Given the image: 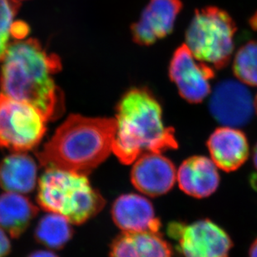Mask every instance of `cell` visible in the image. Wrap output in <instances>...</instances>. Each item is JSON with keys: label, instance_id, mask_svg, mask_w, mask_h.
Segmentation results:
<instances>
[{"label": "cell", "instance_id": "24", "mask_svg": "<svg viewBox=\"0 0 257 257\" xmlns=\"http://www.w3.org/2000/svg\"><path fill=\"white\" fill-rule=\"evenodd\" d=\"M249 257H257V239L250 245Z\"/></svg>", "mask_w": 257, "mask_h": 257}, {"label": "cell", "instance_id": "20", "mask_svg": "<svg viewBox=\"0 0 257 257\" xmlns=\"http://www.w3.org/2000/svg\"><path fill=\"white\" fill-rule=\"evenodd\" d=\"M20 5V3L15 0H0V62L5 58L10 47L14 20Z\"/></svg>", "mask_w": 257, "mask_h": 257}, {"label": "cell", "instance_id": "27", "mask_svg": "<svg viewBox=\"0 0 257 257\" xmlns=\"http://www.w3.org/2000/svg\"><path fill=\"white\" fill-rule=\"evenodd\" d=\"M15 1H17V2L20 3L21 1H24V0H15Z\"/></svg>", "mask_w": 257, "mask_h": 257}, {"label": "cell", "instance_id": "13", "mask_svg": "<svg viewBox=\"0 0 257 257\" xmlns=\"http://www.w3.org/2000/svg\"><path fill=\"white\" fill-rule=\"evenodd\" d=\"M112 220L122 232L160 231L161 221L153 204L138 194H124L112 205Z\"/></svg>", "mask_w": 257, "mask_h": 257}, {"label": "cell", "instance_id": "22", "mask_svg": "<svg viewBox=\"0 0 257 257\" xmlns=\"http://www.w3.org/2000/svg\"><path fill=\"white\" fill-rule=\"evenodd\" d=\"M28 32H29V28L26 24L22 22H16L14 23V25H13L11 34H12V37L15 39H22L27 35Z\"/></svg>", "mask_w": 257, "mask_h": 257}, {"label": "cell", "instance_id": "8", "mask_svg": "<svg viewBox=\"0 0 257 257\" xmlns=\"http://www.w3.org/2000/svg\"><path fill=\"white\" fill-rule=\"evenodd\" d=\"M211 66L198 60L186 44L178 47L172 55L168 74L180 96L189 103H200L211 93L215 71Z\"/></svg>", "mask_w": 257, "mask_h": 257}, {"label": "cell", "instance_id": "6", "mask_svg": "<svg viewBox=\"0 0 257 257\" xmlns=\"http://www.w3.org/2000/svg\"><path fill=\"white\" fill-rule=\"evenodd\" d=\"M47 119L31 105L0 92V146L13 153L33 150L44 139Z\"/></svg>", "mask_w": 257, "mask_h": 257}, {"label": "cell", "instance_id": "14", "mask_svg": "<svg viewBox=\"0 0 257 257\" xmlns=\"http://www.w3.org/2000/svg\"><path fill=\"white\" fill-rule=\"evenodd\" d=\"M217 169L211 158L193 156L180 166L177 181L182 192L190 197L206 198L218 188L220 175Z\"/></svg>", "mask_w": 257, "mask_h": 257}, {"label": "cell", "instance_id": "1", "mask_svg": "<svg viewBox=\"0 0 257 257\" xmlns=\"http://www.w3.org/2000/svg\"><path fill=\"white\" fill-rule=\"evenodd\" d=\"M2 62L0 92L31 105L47 121L62 116L64 97L54 79L62 67L60 58L29 39L10 44Z\"/></svg>", "mask_w": 257, "mask_h": 257}, {"label": "cell", "instance_id": "10", "mask_svg": "<svg viewBox=\"0 0 257 257\" xmlns=\"http://www.w3.org/2000/svg\"><path fill=\"white\" fill-rule=\"evenodd\" d=\"M181 0H150L138 22L132 26L136 44L149 46L172 34L182 11Z\"/></svg>", "mask_w": 257, "mask_h": 257}, {"label": "cell", "instance_id": "18", "mask_svg": "<svg viewBox=\"0 0 257 257\" xmlns=\"http://www.w3.org/2000/svg\"><path fill=\"white\" fill-rule=\"evenodd\" d=\"M73 235L69 221L58 214L49 212L39 221L35 236L43 245L52 249H59L68 243Z\"/></svg>", "mask_w": 257, "mask_h": 257}, {"label": "cell", "instance_id": "7", "mask_svg": "<svg viewBox=\"0 0 257 257\" xmlns=\"http://www.w3.org/2000/svg\"><path fill=\"white\" fill-rule=\"evenodd\" d=\"M168 234L184 257H229L232 241L226 230L209 219L192 223L171 222Z\"/></svg>", "mask_w": 257, "mask_h": 257}, {"label": "cell", "instance_id": "4", "mask_svg": "<svg viewBox=\"0 0 257 257\" xmlns=\"http://www.w3.org/2000/svg\"><path fill=\"white\" fill-rule=\"evenodd\" d=\"M37 201L49 212L80 225L96 216L105 205L102 195L90 184L87 175L46 168L39 181Z\"/></svg>", "mask_w": 257, "mask_h": 257}, {"label": "cell", "instance_id": "26", "mask_svg": "<svg viewBox=\"0 0 257 257\" xmlns=\"http://www.w3.org/2000/svg\"><path fill=\"white\" fill-rule=\"evenodd\" d=\"M254 102H255V112L257 113V94L254 98Z\"/></svg>", "mask_w": 257, "mask_h": 257}, {"label": "cell", "instance_id": "16", "mask_svg": "<svg viewBox=\"0 0 257 257\" xmlns=\"http://www.w3.org/2000/svg\"><path fill=\"white\" fill-rule=\"evenodd\" d=\"M37 164L26 153H13L0 163V186L6 192L27 194L36 187Z\"/></svg>", "mask_w": 257, "mask_h": 257}, {"label": "cell", "instance_id": "5", "mask_svg": "<svg viewBox=\"0 0 257 257\" xmlns=\"http://www.w3.org/2000/svg\"><path fill=\"white\" fill-rule=\"evenodd\" d=\"M236 26L228 13L209 6L195 12L186 31V45L195 58L216 69L225 68L234 52Z\"/></svg>", "mask_w": 257, "mask_h": 257}, {"label": "cell", "instance_id": "21", "mask_svg": "<svg viewBox=\"0 0 257 257\" xmlns=\"http://www.w3.org/2000/svg\"><path fill=\"white\" fill-rule=\"evenodd\" d=\"M11 243H10L7 232L2 227H0V257H5L10 252Z\"/></svg>", "mask_w": 257, "mask_h": 257}, {"label": "cell", "instance_id": "2", "mask_svg": "<svg viewBox=\"0 0 257 257\" xmlns=\"http://www.w3.org/2000/svg\"><path fill=\"white\" fill-rule=\"evenodd\" d=\"M116 134L112 153L129 165L143 154L177 149L174 129L163 122V107L147 87H134L116 107Z\"/></svg>", "mask_w": 257, "mask_h": 257}, {"label": "cell", "instance_id": "19", "mask_svg": "<svg viewBox=\"0 0 257 257\" xmlns=\"http://www.w3.org/2000/svg\"><path fill=\"white\" fill-rule=\"evenodd\" d=\"M233 72L241 83L257 87V41L240 47L233 61Z\"/></svg>", "mask_w": 257, "mask_h": 257}, {"label": "cell", "instance_id": "15", "mask_svg": "<svg viewBox=\"0 0 257 257\" xmlns=\"http://www.w3.org/2000/svg\"><path fill=\"white\" fill-rule=\"evenodd\" d=\"M109 257H172V250L160 231L122 232L112 241Z\"/></svg>", "mask_w": 257, "mask_h": 257}, {"label": "cell", "instance_id": "23", "mask_svg": "<svg viewBox=\"0 0 257 257\" xmlns=\"http://www.w3.org/2000/svg\"><path fill=\"white\" fill-rule=\"evenodd\" d=\"M29 257H58V255L49 250H38L32 253Z\"/></svg>", "mask_w": 257, "mask_h": 257}, {"label": "cell", "instance_id": "11", "mask_svg": "<svg viewBox=\"0 0 257 257\" xmlns=\"http://www.w3.org/2000/svg\"><path fill=\"white\" fill-rule=\"evenodd\" d=\"M134 163L132 183L143 194L159 197L170 192L174 187L177 171L172 161L163 153H146Z\"/></svg>", "mask_w": 257, "mask_h": 257}, {"label": "cell", "instance_id": "3", "mask_svg": "<svg viewBox=\"0 0 257 257\" xmlns=\"http://www.w3.org/2000/svg\"><path fill=\"white\" fill-rule=\"evenodd\" d=\"M115 118L72 114L36 157L42 167L89 174L112 152Z\"/></svg>", "mask_w": 257, "mask_h": 257}, {"label": "cell", "instance_id": "17", "mask_svg": "<svg viewBox=\"0 0 257 257\" xmlns=\"http://www.w3.org/2000/svg\"><path fill=\"white\" fill-rule=\"evenodd\" d=\"M39 208L23 194L6 192L0 195V227L14 238L25 232Z\"/></svg>", "mask_w": 257, "mask_h": 257}, {"label": "cell", "instance_id": "25", "mask_svg": "<svg viewBox=\"0 0 257 257\" xmlns=\"http://www.w3.org/2000/svg\"><path fill=\"white\" fill-rule=\"evenodd\" d=\"M253 163H254V166L257 170V143L253 149Z\"/></svg>", "mask_w": 257, "mask_h": 257}, {"label": "cell", "instance_id": "12", "mask_svg": "<svg viewBox=\"0 0 257 257\" xmlns=\"http://www.w3.org/2000/svg\"><path fill=\"white\" fill-rule=\"evenodd\" d=\"M206 144L211 160L225 172L237 170L250 155L247 138L236 127L220 126L209 137Z\"/></svg>", "mask_w": 257, "mask_h": 257}, {"label": "cell", "instance_id": "9", "mask_svg": "<svg viewBox=\"0 0 257 257\" xmlns=\"http://www.w3.org/2000/svg\"><path fill=\"white\" fill-rule=\"evenodd\" d=\"M209 109L222 126L239 128L250 122L255 112V102L250 90L239 80L226 79L214 87Z\"/></svg>", "mask_w": 257, "mask_h": 257}]
</instances>
